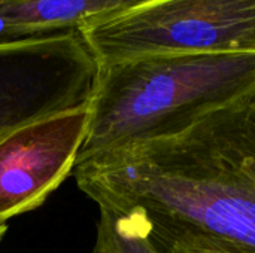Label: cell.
<instances>
[{
  "instance_id": "5",
  "label": "cell",
  "mask_w": 255,
  "mask_h": 253,
  "mask_svg": "<svg viewBox=\"0 0 255 253\" xmlns=\"http://www.w3.org/2000/svg\"><path fill=\"white\" fill-rule=\"evenodd\" d=\"M90 101L0 139V237L10 219L39 209L73 173L88 131Z\"/></svg>"
},
{
  "instance_id": "9",
  "label": "cell",
  "mask_w": 255,
  "mask_h": 253,
  "mask_svg": "<svg viewBox=\"0 0 255 253\" xmlns=\"http://www.w3.org/2000/svg\"><path fill=\"white\" fill-rule=\"evenodd\" d=\"M91 253H115V252H112L108 246H105L103 243H100L99 240H96L94 248H93V252Z\"/></svg>"
},
{
  "instance_id": "4",
  "label": "cell",
  "mask_w": 255,
  "mask_h": 253,
  "mask_svg": "<svg viewBox=\"0 0 255 253\" xmlns=\"http://www.w3.org/2000/svg\"><path fill=\"white\" fill-rule=\"evenodd\" d=\"M97 73V60L78 28L0 42V139L88 103Z\"/></svg>"
},
{
  "instance_id": "6",
  "label": "cell",
  "mask_w": 255,
  "mask_h": 253,
  "mask_svg": "<svg viewBox=\"0 0 255 253\" xmlns=\"http://www.w3.org/2000/svg\"><path fill=\"white\" fill-rule=\"evenodd\" d=\"M146 0H0V42L75 30Z\"/></svg>"
},
{
  "instance_id": "8",
  "label": "cell",
  "mask_w": 255,
  "mask_h": 253,
  "mask_svg": "<svg viewBox=\"0 0 255 253\" xmlns=\"http://www.w3.org/2000/svg\"><path fill=\"white\" fill-rule=\"evenodd\" d=\"M166 253H247L233 246L211 242L205 239H193L173 245Z\"/></svg>"
},
{
  "instance_id": "7",
  "label": "cell",
  "mask_w": 255,
  "mask_h": 253,
  "mask_svg": "<svg viewBox=\"0 0 255 253\" xmlns=\"http://www.w3.org/2000/svg\"><path fill=\"white\" fill-rule=\"evenodd\" d=\"M96 240L115 253H164L151 239V227L137 212L99 209Z\"/></svg>"
},
{
  "instance_id": "2",
  "label": "cell",
  "mask_w": 255,
  "mask_h": 253,
  "mask_svg": "<svg viewBox=\"0 0 255 253\" xmlns=\"http://www.w3.org/2000/svg\"><path fill=\"white\" fill-rule=\"evenodd\" d=\"M255 88V52L173 54L99 67L79 157L172 131Z\"/></svg>"
},
{
  "instance_id": "1",
  "label": "cell",
  "mask_w": 255,
  "mask_h": 253,
  "mask_svg": "<svg viewBox=\"0 0 255 253\" xmlns=\"http://www.w3.org/2000/svg\"><path fill=\"white\" fill-rule=\"evenodd\" d=\"M78 188L111 212H137L161 252L205 239L255 253V88L190 122L79 157Z\"/></svg>"
},
{
  "instance_id": "3",
  "label": "cell",
  "mask_w": 255,
  "mask_h": 253,
  "mask_svg": "<svg viewBox=\"0 0 255 253\" xmlns=\"http://www.w3.org/2000/svg\"><path fill=\"white\" fill-rule=\"evenodd\" d=\"M79 31L99 67L157 55L255 52V0H146Z\"/></svg>"
}]
</instances>
